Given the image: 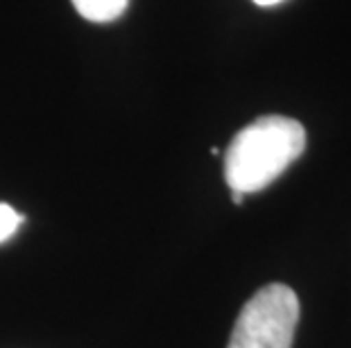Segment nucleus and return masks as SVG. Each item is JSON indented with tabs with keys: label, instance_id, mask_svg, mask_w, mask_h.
Masks as SVG:
<instances>
[{
	"label": "nucleus",
	"instance_id": "7ed1b4c3",
	"mask_svg": "<svg viewBox=\"0 0 351 348\" xmlns=\"http://www.w3.org/2000/svg\"><path fill=\"white\" fill-rule=\"evenodd\" d=\"M130 0H73L82 18L91 23H111L127 10Z\"/></svg>",
	"mask_w": 351,
	"mask_h": 348
},
{
	"label": "nucleus",
	"instance_id": "f03ea898",
	"mask_svg": "<svg viewBox=\"0 0 351 348\" xmlns=\"http://www.w3.org/2000/svg\"><path fill=\"white\" fill-rule=\"evenodd\" d=\"M300 301L288 285H265L245 303L227 348H293Z\"/></svg>",
	"mask_w": 351,
	"mask_h": 348
},
{
	"label": "nucleus",
	"instance_id": "20e7f679",
	"mask_svg": "<svg viewBox=\"0 0 351 348\" xmlns=\"http://www.w3.org/2000/svg\"><path fill=\"white\" fill-rule=\"evenodd\" d=\"M23 215L10 204H0V244L7 242L14 233H19L21 224H23Z\"/></svg>",
	"mask_w": 351,
	"mask_h": 348
},
{
	"label": "nucleus",
	"instance_id": "f257e3e1",
	"mask_svg": "<svg viewBox=\"0 0 351 348\" xmlns=\"http://www.w3.org/2000/svg\"><path fill=\"white\" fill-rule=\"evenodd\" d=\"M306 150V129L286 116H263L243 127L227 147L225 179L231 192H258L276 181Z\"/></svg>",
	"mask_w": 351,
	"mask_h": 348
},
{
	"label": "nucleus",
	"instance_id": "39448f33",
	"mask_svg": "<svg viewBox=\"0 0 351 348\" xmlns=\"http://www.w3.org/2000/svg\"><path fill=\"white\" fill-rule=\"evenodd\" d=\"M256 5H261V7H272V5H279V3H283V0H254Z\"/></svg>",
	"mask_w": 351,
	"mask_h": 348
},
{
	"label": "nucleus",
	"instance_id": "423d86ee",
	"mask_svg": "<svg viewBox=\"0 0 351 348\" xmlns=\"http://www.w3.org/2000/svg\"><path fill=\"white\" fill-rule=\"evenodd\" d=\"M243 197L245 195H241V192H231V199H234V204H243Z\"/></svg>",
	"mask_w": 351,
	"mask_h": 348
}]
</instances>
